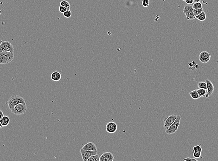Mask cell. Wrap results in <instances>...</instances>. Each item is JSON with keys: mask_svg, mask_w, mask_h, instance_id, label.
<instances>
[{"mask_svg": "<svg viewBox=\"0 0 218 161\" xmlns=\"http://www.w3.org/2000/svg\"><path fill=\"white\" fill-rule=\"evenodd\" d=\"M195 18L198 20L200 21H204L207 18V16L205 12L203 11L200 14H199V15L195 16Z\"/></svg>", "mask_w": 218, "mask_h": 161, "instance_id": "16", "label": "cell"}, {"mask_svg": "<svg viewBox=\"0 0 218 161\" xmlns=\"http://www.w3.org/2000/svg\"><path fill=\"white\" fill-rule=\"evenodd\" d=\"M14 46L8 41H0V52H14Z\"/></svg>", "mask_w": 218, "mask_h": 161, "instance_id": "5", "label": "cell"}, {"mask_svg": "<svg viewBox=\"0 0 218 161\" xmlns=\"http://www.w3.org/2000/svg\"><path fill=\"white\" fill-rule=\"evenodd\" d=\"M203 11V8H201V9H196V10H195V9H193V15H194L195 16H198V15H199V14H200Z\"/></svg>", "mask_w": 218, "mask_h": 161, "instance_id": "24", "label": "cell"}, {"mask_svg": "<svg viewBox=\"0 0 218 161\" xmlns=\"http://www.w3.org/2000/svg\"><path fill=\"white\" fill-rule=\"evenodd\" d=\"M64 17L66 18H70L71 17V12L70 10H67L63 13Z\"/></svg>", "mask_w": 218, "mask_h": 161, "instance_id": "25", "label": "cell"}, {"mask_svg": "<svg viewBox=\"0 0 218 161\" xmlns=\"http://www.w3.org/2000/svg\"><path fill=\"white\" fill-rule=\"evenodd\" d=\"M188 65H189V67L190 68V69H192V70H193V67H195V69H197L198 67L197 64L195 63V62L194 61L192 62L191 63L188 64Z\"/></svg>", "mask_w": 218, "mask_h": 161, "instance_id": "26", "label": "cell"}, {"mask_svg": "<svg viewBox=\"0 0 218 161\" xmlns=\"http://www.w3.org/2000/svg\"><path fill=\"white\" fill-rule=\"evenodd\" d=\"M185 2L187 5H191L195 2H194V0H186Z\"/></svg>", "mask_w": 218, "mask_h": 161, "instance_id": "31", "label": "cell"}, {"mask_svg": "<svg viewBox=\"0 0 218 161\" xmlns=\"http://www.w3.org/2000/svg\"><path fill=\"white\" fill-rule=\"evenodd\" d=\"M114 156L110 152H105L100 157V161H113Z\"/></svg>", "mask_w": 218, "mask_h": 161, "instance_id": "12", "label": "cell"}, {"mask_svg": "<svg viewBox=\"0 0 218 161\" xmlns=\"http://www.w3.org/2000/svg\"><path fill=\"white\" fill-rule=\"evenodd\" d=\"M201 145L200 144L198 145L195 146L193 147V151L197 152H200V153H201L202 152V148L201 147Z\"/></svg>", "mask_w": 218, "mask_h": 161, "instance_id": "23", "label": "cell"}, {"mask_svg": "<svg viewBox=\"0 0 218 161\" xmlns=\"http://www.w3.org/2000/svg\"><path fill=\"white\" fill-rule=\"evenodd\" d=\"M182 1H184V2H185V1L186 0H182Z\"/></svg>", "mask_w": 218, "mask_h": 161, "instance_id": "35", "label": "cell"}, {"mask_svg": "<svg viewBox=\"0 0 218 161\" xmlns=\"http://www.w3.org/2000/svg\"><path fill=\"white\" fill-rule=\"evenodd\" d=\"M183 161H197V159L195 158H191V157H187L185 159H183Z\"/></svg>", "mask_w": 218, "mask_h": 161, "instance_id": "30", "label": "cell"}, {"mask_svg": "<svg viewBox=\"0 0 218 161\" xmlns=\"http://www.w3.org/2000/svg\"><path fill=\"white\" fill-rule=\"evenodd\" d=\"M192 153H193V157L196 158H200L201 157V153L200 152H197L193 151H192Z\"/></svg>", "mask_w": 218, "mask_h": 161, "instance_id": "28", "label": "cell"}, {"mask_svg": "<svg viewBox=\"0 0 218 161\" xmlns=\"http://www.w3.org/2000/svg\"><path fill=\"white\" fill-rule=\"evenodd\" d=\"M100 161V157L98 155H95L91 156L89 157L87 161Z\"/></svg>", "mask_w": 218, "mask_h": 161, "instance_id": "20", "label": "cell"}, {"mask_svg": "<svg viewBox=\"0 0 218 161\" xmlns=\"http://www.w3.org/2000/svg\"><path fill=\"white\" fill-rule=\"evenodd\" d=\"M0 122H1V124H2L3 126H7L9 124V118L8 116H4L1 119H0Z\"/></svg>", "mask_w": 218, "mask_h": 161, "instance_id": "15", "label": "cell"}, {"mask_svg": "<svg viewBox=\"0 0 218 161\" xmlns=\"http://www.w3.org/2000/svg\"><path fill=\"white\" fill-rule=\"evenodd\" d=\"M193 8L192 5H187L184 6L183 8V12L185 15L187 20H192L195 19V16L193 15Z\"/></svg>", "mask_w": 218, "mask_h": 161, "instance_id": "6", "label": "cell"}, {"mask_svg": "<svg viewBox=\"0 0 218 161\" xmlns=\"http://www.w3.org/2000/svg\"><path fill=\"white\" fill-rule=\"evenodd\" d=\"M80 153H81L82 157L83 158V161H87L89 157H91V156L93 155H95L97 154L98 150H85L81 149L80 150Z\"/></svg>", "mask_w": 218, "mask_h": 161, "instance_id": "7", "label": "cell"}, {"mask_svg": "<svg viewBox=\"0 0 218 161\" xmlns=\"http://www.w3.org/2000/svg\"><path fill=\"white\" fill-rule=\"evenodd\" d=\"M105 129L107 132L114 133L116 132V131L118 130V125L113 122H110L107 123Z\"/></svg>", "mask_w": 218, "mask_h": 161, "instance_id": "11", "label": "cell"}, {"mask_svg": "<svg viewBox=\"0 0 218 161\" xmlns=\"http://www.w3.org/2000/svg\"><path fill=\"white\" fill-rule=\"evenodd\" d=\"M198 93L200 97H203L206 95L207 93V90L204 89H199L197 90Z\"/></svg>", "mask_w": 218, "mask_h": 161, "instance_id": "19", "label": "cell"}, {"mask_svg": "<svg viewBox=\"0 0 218 161\" xmlns=\"http://www.w3.org/2000/svg\"><path fill=\"white\" fill-rule=\"evenodd\" d=\"M82 149L85 150H97L96 146L92 142H89L88 143L85 144V145L84 146Z\"/></svg>", "mask_w": 218, "mask_h": 161, "instance_id": "13", "label": "cell"}, {"mask_svg": "<svg viewBox=\"0 0 218 161\" xmlns=\"http://www.w3.org/2000/svg\"><path fill=\"white\" fill-rule=\"evenodd\" d=\"M193 9H201L203 8L202 4L200 2H195L193 4Z\"/></svg>", "mask_w": 218, "mask_h": 161, "instance_id": "21", "label": "cell"}, {"mask_svg": "<svg viewBox=\"0 0 218 161\" xmlns=\"http://www.w3.org/2000/svg\"><path fill=\"white\" fill-rule=\"evenodd\" d=\"M197 86L198 87L199 89H204L207 90V85L206 82H205L203 81L199 82L198 83Z\"/></svg>", "mask_w": 218, "mask_h": 161, "instance_id": "22", "label": "cell"}, {"mask_svg": "<svg viewBox=\"0 0 218 161\" xmlns=\"http://www.w3.org/2000/svg\"><path fill=\"white\" fill-rule=\"evenodd\" d=\"M206 82L207 85V92L206 94V97L209 98V97L212 95L213 93L214 92V84L209 79H206Z\"/></svg>", "mask_w": 218, "mask_h": 161, "instance_id": "10", "label": "cell"}, {"mask_svg": "<svg viewBox=\"0 0 218 161\" xmlns=\"http://www.w3.org/2000/svg\"><path fill=\"white\" fill-rule=\"evenodd\" d=\"M27 110L26 104L20 103L15 106L12 110L11 112L16 115H22L26 113Z\"/></svg>", "mask_w": 218, "mask_h": 161, "instance_id": "4", "label": "cell"}, {"mask_svg": "<svg viewBox=\"0 0 218 161\" xmlns=\"http://www.w3.org/2000/svg\"><path fill=\"white\" fill-rule=\"evenodd\" d=\"M67 8L65 7L64 6H60L59 7V11H60V13H64L67 10Z\"/></svg>", "mask_w": 218, "mask_h": 161, "instance_id": "29", "label": "cell"}, {"mask_svg": "<svg viewBox=\"0 0 218 161\" xmlns=\"http://www.w3.org/2000/svg\"><path fill=\"white\" fill-rule=\"evenodd\" d=\"M177 117V115H170L169 116L166 117L165 119H164V129L168 128V127L170 125H172L173 123L176 120V119Z\"/></svg>", "mask_w": 218, "mask_h": 161, "instance_id": "9", "label": "cell"}, {"mask_svg": "<svg viewBox=\"0 0 218 161\" xmlns=\"http://www.w3.org/2000/svg\"><path fill=\"white\" fill-rule=\"evenodd\" d=\"M2 127H3V126H2V124H1V122H0V129L2 128Z\"/></svg>", "mask_w": 218, "mask_h": 161, "instance_id": "34", "label": "cell"}, {"mask_svg": "<svg viewBox=\"0 0 218 161\" xmlns=\"http://www.w3.org/2000/svg\"><path fill=\"white\" fill-rule=\"evenodd\" d=\"M14 52H0V64H7L14 60Z\"/></svg>", "mask_w": 218, "mask_h": 161, "instance_id": "2", "label": "cell"}, {"mask_svg": "<svg viewBox=\"0 0 218 161\" xmlns=\"http://www.w3.org/2000/svg\"><path fill=\"white\" fill-rule=\"evenodd\" d=\"M201 0H194V2H200Z\"/></svg>", "mask_w": 218, "mask_h": 161, "instance_id": "33", "label": "cell"}, {"mask_svg": "<svg viewBox=\"0 0 218 161\" xmlns=\"http://www.w3.org/2000/svg\"><path fill=\"white\" fill-rule=\"evenodd\" d=\"M20 103L26 104L25 100L21 96L17 95L12 96L7 102V104L11 111L15 106Z\"/></svg>", "mask_w": 218, "mask_h": 161, "instance_id": "1", "label": "cell"}, {"mask_svg": "<svg viewBox=\"0 0 218 161\" xmlns=\"http://www.w3.org/2000/svg\"><path fill=\"white\" fill-rule=\"evenodd\" d=\"M142 5L144 7H148L149 5V0H143L142 1Z\"/></svg>", "mask_w": 218, "mask_h": 161, "instance_id": "27", "label": "cell"}, {"mask_svg": "<svg viewBox=\"0 0 218 161\" xmlns=\"http://www.w3.org/2000/svg\"><path fill=\"white\" fill-rule=\"evenodd\" d=\"M211 58L210 54L207 51H203L199 55V59L200 61L203 63H207Z\"/></svg>", "mask_w": 218, "mask_h": 161, "instance_id": "8", "label": "cell"}, {"mask_svg": "<svg viewBox=\"0 0 218 161\" xmlns=\"http://www.w3.org/2000/svg\"><path fill=\"white\" fill-rule=\"evenodd\" d=\"M181 119V117L180 115H177V117L174 123L168 128L164 129L165 132L168 135L173 134L176 132L180 125Z\"/></svg>", "mask_w": 218, "mask_h": 161, "instance_id": "3", "label": "cell"}, {"mask_svg": "<svg viewBox=\"0 0 218 161\" xmlns=\"http://www.w3.org/2000/svg\"><path fill=\"white\" fill-rule=\"evenodd\" d=\"M4 116V114L1 110H0V119L2 118V117Z\"/></svg>", "mask_w": 218, "mask_h": 161, "instance_id": "32", "label": "cell"}, {"mask_svg": "<svg viewBox=\"0 0 218 161\" xmlns=\"http://www.w3.org/2000/svg\"><path fill=\"white\" fill-rule=\"evenodd\" d=\"M189 94L191 96V98H192L193 100H197V99H198V98H201L199 96L197 90H195L193 91H191V92H189Z\"/></svg>", "mask_w": 218, "mask_h": 161, "instance_id": "17", "label": "cell"}, {"mask_svg": "<svg viewBox=\"0 0 218 161\" xmlns=\"http://www.w3.org/2000/svg\"><path fill=\"white\" fill-rule=\"evenodd\" d=\"M60 5L64 6L65 7H66L67 10H70V8H71V5H70L69 2H68L67 1H65V0L62 1L60 2Z\"/></svg>", "mask_w": 218, "mask_h": 161, "instance_id": "18", "label": "cell"}, {"mask_svg": "<svg viewBox=\"0 0 218 161\" xmlns=\"http://www.w3.org/2000/svg\"><path fill=\"white\" fill-rule=\"evenodd\" d=\"M51 78L54 81H59L61 79V75L59 72L55 71L52 73Z\"/></svg>", "mask_w": 218, "mask_h": 161, "instance_id": "14", "label": "cell"}]
</instances>
